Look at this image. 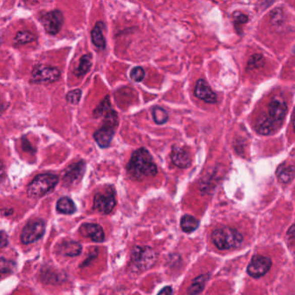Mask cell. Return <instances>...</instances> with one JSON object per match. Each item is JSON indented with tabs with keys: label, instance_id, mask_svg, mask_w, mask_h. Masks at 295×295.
Returning <instances> with one entry per match:
<instances>
[{
	"label": "cell",
	"instance_id": "2e32d148",
	"mask_svg": "<svg viewBox=\"0 0 295 295\" xmlns=\"http://www.w3.org/2000/svg\"><path fill=\"white\" fill-rule=\"evenodd\" d=\"M278 128L279 127L269 118L267 113H262L256 121V131L262 135H270L274 134Z\"/></svg>",
	"mask_w": 295,
	"mask_h": 295
},
{
	"label": "cell",
	"instance_id": "d6986e66",
	"mask_svg": "<svg viewBox=\"0 0 295 295\" xmlns=\"http://www.w3.org/2000/svg\"><path fill=\"white\" fill-rule=\"evenodd\" d=\"M103 28V23L98 22L91 31L92 42L94 45L97 47L98 49H104L106 47V41H105L103 33H102Z\"/></svg>",
	"mask_w": 295,
	"mask_h": 295
},
{
	"label": "cell",
	"instance_id": "d590c367",
	"mask_svg": "<svg viewBox=\"0 0 295 295\" xmlns=\"http://www.w3.org/2000/svg\"><path fill=\"white\" fill-rule=\"evenodd\" d=\"M158 295H172V288L170 286H165L158 292Z\"/></svg>",
	"mask_w": 295,
	"mask_h": 295
},
{
	"label": "cell",
	"instance_id": "1f68e13d",
	"mask_svg": "<svg viewBox=\"0 0 295 295\" xmlns=\"http://www.w3.org/2000/svg\"><path fill=\"white\" fill-rule=\"evenodd\" d=\"M278 13H277L276 10L274 11V14H272V21L275 25H280L282 21V12L280 10L278 9Z\"/></svg>",
	"mask_w": 295,
	"mask_h": 295
},
{
	"label": "cell",
	"instance_id": "ba28073f",
	"mask_svg": "<svg viewBox=\"0 0 295 295\" xmlns=\"http://www.w3.org/2000/svg\"><path fill=\"white\" fill-rule=\"evenodd\" d=\"M271 266L272 260L269 257L256 255L253 256L252 260L247 268V272L250 276L258 279L270 270Z\"/></svg>",
	"mask_w": 295,
	"mask_h": 295
},
{
	"label": "cell",
	"instance_id": "8992f818",
	"mask_svg": "<svg viewBox=\"0 0 295 295\" xmlns=\"http://www.w3.org/2000/svg\"><path fill=\"white\" fill-rule=\"evenodd\" d=\"M40 20L47 33L55 35L61 31L64 25V17L61 11L55 10L49 13H44Z\"/></svg>",
	"mask_w": 295,
	"mask_h": 295
},
{
	"label": "cell",
	"instance_id": "603a6c76",
	"mask_svg": "<svg viewBox=\"0 0 295 295\" xmlns=\"http://www.w3.org/2000/svg\"><path fill=\"white\" fill-rule=\"evenodd\" d=\"M56 209L60 213L73 214L76 211V205L74 204V202L70 199V198L64 197L58 200L57 204H56Z\"/></svg>",
	"mask_w": 295,
	"mask_h": 295
},
{
	"label": "cell",
	"instance_id": "7c38bea8",
	"mask_svg": "<svg viewBox=\"0 0 295 295\" xmlns=\"http://www.w3.org/2000/svg\"><path fill=\"white\" fill-rule=\"evenodd\" d=\"M195 95L207 103L214 104L217 101L216 94L204 79L198 80L197 82L195 87Z\"/></svg>",
	"mask_w": 295,
	"mask_h": 295
},
{
	"label": "cell",
	"instance_id": "44dd1931",
	"mask_svg": "<svg viewBox=\"0 0 295 295\" xmlns=\"http://www.w3.org/2000/svg\"><path fill=\"white\" fill-rule=\"evenodd\" d=\"M92 67V55L87 54V55H82L80 59L79 66L76 68L75 70V76L77 77H81L82 76H85L88 73Z\"/></svg>",
	"mask_w": 295,
	"mask_h": 295
},
{
	"label": "cell",
	"instance_id": "ac0fdd59",
	"mask_svg": "<svg viewBox=\"0 0 295 295\" xmlns=\"http://www.w3.org/2000/svg\"><path fill=\"white\" fill-rule=\"evenodd\" d=\"M57 251L63 256H77L82 252V246L76 242L65 241L58 246Z\"/></svg>",
	"mask_w": 295,
	"mask_h": 295
},
{
	"label": "cell",
	"instance_id": "f1b7e54d",
	"mask_svg": "<svg viewBox=\"0 0 295 295\" xmlns=\"http://www.w3.org/2000/svg\"><path fill=\"white\" fill-rule=\"evenodd\" d=\"M82 97V90L81 89H74L72 91L69 92L66 95V100L68 102L73 105H77L81 101Z\"/></svg>",
	"mask_w": 295,
	"mask_h": 295
},
{
	"label": "cell",
	"instance_id": "30bf717a",
	"mask_svg": "<svg viewBox=\"0 0 295 295\" xmlns=\"http://www.w3.org/2000/svg\"><path fill=\"white\" fill-rule=\"evenodd\" d=\"M115 198L112 192L97 193L94 196V209L102 214H109L115 207Z\"/></svg>",
	"mask_w": 295,
	"mask_h": 295
},
{
	"label": "cell",
	"instance_id": "9c48e42d",
	"mask_svg": "<svg viewBox=\"0 0 295 295\" xmlns=\"http://www.w3.org/2000/svg\"><path fill=\"white\" fill-rule=\"evenodd\" d=\"M287 113V106L280 96H274L268 105V115L280 128Z\"/></svg>",
	"mask_w": 295,
	"mask_h": 295
},
{
	"label": "cell",
	"instance_id": "9a60e30c",
	"mask_svg": "<svg viewBox=\"0 0 295 295\" xmlns=\"http://www.w3.org/2000/svg\"><path fill=\"white\" fill-rule=\"evenodd\" d=\"M170 159L176 166L188 168L192 164V158L186 150L179 146H173L170 152Z\"/></svg>",
	"mask_w": 295,
	"mask_h": 295
},
{
	"label": "cell",
	"instance_id": "52a82bcc",
	"mask_svg": "<svg viewBox=\"0 0 295 295\" xmlns=\"http://www.w3.org/2000/svg\"><path fill=\"white\" fill-rule=\"evenodd\" d=\"M61 76V72L57 68L37 65L32 70V81L37 83H49L56 82Z\"/></svg>",
	"mask_w": 295,
	"mask_h": 295
},
{
	"label": "cell",
	"instance_id": "3957f363",
	"mask_svg": "<svg viewBox=\"0 0 295 295\" xmlns=\"http://www.w3.org/2000/svg\"><path fill=\"white\" fill-rule=\"evenodd\" d=\"M211 240L218 250H228L240 247L244 241V237L235 228L222 227L212 232Z\"/></svg>",
	"mask_w": 295,
	"mask_h": 295
},
{
	"label": "cell",
	"instance_id": "e575fe53",
	"mask_svg": "<svg viewBox=\"0 0 295 295\" xmlns=\"http://www.w3.org/2000/svg\"><path fill=\"white\" fill-rule=\"evenodd\" d=\"M22 146H23V149L26 151V152H34V149L32 148V146H31V143L25 138H23V144H22Z\"/></svg>",
	"mask_w": 295,
	"mask_h": 295
},
{
	"label": "cell",
	"instance_id": "836d02e7",
	"mask_svg": "<svg viewBox=\"0 0 295 295\" xmlns=\"http://www.w3.org/2000/svg\"><path fill=\"white\" fill-rule=\"evenodd\" d=\"M8 244V235L4 231H0V248L6 247Z\"/></svg>",
	"mask_w": 295,
	"mask_h": 295
},
{
	"label": "cell",
	"instance_id": "ffe728a7",
	"mask_svg": "<svg viewBox=\"0 0 295 295\" xmlns=\"http://www.w3.org/2000/svg\"><path fill=\"white\" fill-rule=\"evenodd\" d=\"M209 274H201L199 276L195 278L193 281H192L191 286H189L187 289V292L190 295H198L202 292V291L204 290L205 284L207 282V280H209Z\"/></svg>",
	"mask_w": 295,
	"mask_h": 295
},
{
	"label": "cell",
	"instance_id": "83f0119b",
	"mask_svg": "<svg viewBox=\"0 0 295 295\" xmlns=\"http://www.w3.org/2000/svg\"><path fill=\"white\" fill-rule=\"evenodd\" d=\"M264 65V58L262 55L256 54L250 57V60L248 62L247 65V70H252L262 68Z\"/></svg>",
	"mask_w": 295,
	"mask_h": 295
},
{
	"label": "cell",
	"instance_id": "d4e9b609",
	"mask_svg": "<svg viewBox=\"0 0 295 295\" xmlns=\"http://www.w3.org/2000/svg\"><path fill=\"white\" fill-rule=\"evenodd\" d=\"M168 113L166 110L160 107H156L152 110V118L158 125H163L168 121Z\"/></svg>",
	"mask_w": 295,
	"mask_h": 295
},
{
	"label": "cell",
	"instance_id": "8d00e7d4",
	"mask_svg": "<svg viewBox=\"0 0 295 295\" xmlns=\"http://www.w3.org/2000/svg\"><path fill=\"white\" fill-rule=\"evenodd\" d=\"M1 108H2V107H1V103H0V111H1Z\"/></svg>",
	"mask_w": 295,
	"mask_h": 295
},
{
	"label": "cell",
	"instance_id": "cb8c5ba5",
	"mask_svg": "<svg viewBox=\"0 0 295 295\" xmlns=\"http://www.w3.org/2000/svg\"><path fill=\"white\" fill-rule=\"evenodd\" d=\"M36 36L31 31H19L16 34L15 38H14V43L17 45H23L26 43H32L36 40Z\"/></svg>",
	"mask_w": 295,
	"mask_h": 295
},
{
	"label": "cell",
	"instance_id": "484cf974",
	"mask_svg": "<svg viewBox=\"0 0 295 295\" xmlns=\"http://www.w3.org/2000/svg\"><path fill=\"white\" fill-rule=\"evenodd\" d=\"M110 109H112L111 103H110V98L109 96H106L100 105L94 110L93 115L94 118H100L101 116L105 115Z\"/></svg>",
	"mask_w": 295,
	"mask_h": 295
},
{
	"label": "cell",
	"instance_id": "e0dca14e",
	"mask_svg": "<svg viewBox=\"0 0 295 295\" xmlns=\"http://www.w3.org/2000/svg\"><path fill=\"white\" fill-rule=\"evenodd\" d=\"M277 179L279 182L284 185H287L292 182L294 179V167L292 164L286 163L280 164L276 170Z\"/></svg>",
	"mask_w": 295,
	"mask_h": 295
},
{
	"label": "cell",
	"instance_id": "4316f807",
	"mask_svg": "<svg viewBox=\"0 0 295 295\" xmlns=\"http://www.w3.org/2000/svg\"><path fill=\"white\" fill-rule=\"evenodd\" d=\"M15 262L5 258H0V277L9 274L14 270Z\"/></svg>",
	"mask_w": 295,
	"mask_h": 295
},
{
	"label": "cell",
	"instance_id": "8fae6325",
	"mask_svg": "<svg viewBox=\"0 0 295 295\" xmlns=\"http://www.w3.org/2000/svg\"><path fill=\"white\" fill-rule=\"evenodd\" d=\"M85 171V163L83 161L77 162L71 164L65 170L64 182L67 186H72L82 179Z\"/></svg>",
	"mask_w": 295,
	"mask_h": 295
},
{
	"label": "cell",
	"instance_id": "5bb4252c",
	"mask_svg": "<svg viewBox=\"0 0 295 295\" xmlns=\"http://www.w3.org/2000/svg\"><path fill=\"white\" fill-rule=\"evenodd\" d=\"M115 134V128L110 126L103 125L94 134V140L101 148H107L112 142Z\"/></svg>",
	"mask_w": 295,
	"mask_h": 295
},
{
	"label": "cell",
	"instance_id": "277c9868",
	"mask_svg": "<svg viewBox=\"0 0 295 295\" xmlns=\"http://www.w3.org/2000/svg\"><path fill=\"white\" fill-rule=\"evenodd\" d=\"M58 181L59 178L55 174H39L28 186V196L31 198H41L51 192L57 185Z\"/></svg>",
	"mask_w": 295,
	"mask_h": 295
},
{
	"label": "cell",
	"instance_id": "4fadbf2b",
	"mask_svg": "<svg viewBox=\"0 0 295 295\" xmlns=\"http://www.w3.org/2000/svg\"><path fill=\"white\" fill-rule=\"evenodd\" d=\"M80 233L84 238H90L95 243H101L105 238L102 227L96 223H84L80 228Z\"/></svg>",
	"mask_w": 295,
	"mask_h": 295
},
{
	"label": "cell",
	"instance_id": "5b68a950",
	"mask_svg": "<svg viewBox=\"0 0 295 295\" xmlns=\"http://www.w3.org/2000/svg\"><path fill=\"white\" fill-rule=\"evenodd\" d=\"M45 231V223L40 219H32L23 228L21 241L23 244H30L43 237Z\"/></svg>",
	"mask_w": 295,
	"mask_h": 295
},
{
	"label": "cell",
	"instance_id": "6da1fadb",
	"mask_svg": "<svg viewBox=\"0 0 295 295\" xmlns=\"http://www.w3.org/2000/svg\"><path fill=\"white\" fill-rule=\"evenodd\" d=\"M129 175L134 180H142L147 176H154L158 169L150 152L146 148L136 150L132 154L131 159L127 165Z\"/></svg>",
	"mask_w": 295,
	"mask_h": 295
},
{
	"label": "cell",
	"instance_id": "4dcf8cb0",
	"mask_svg": "<svg viewBox=\"0 0 295 295\" xmlns=\"http://www.w3.org/2000/svg\"><path fill=\"white\" fill-rule=\"evenodd\" d=\"M234 25L235 29L240 27V25H244L248 22V16L245 15L244 13H235L234 14Z\"/></svg>",
	"mask_w": 295,
	"mask_h": 295
},
{
	"label": "cell",
	"instance_id": "f546056e",
	"mask_svg": "<svg viewBox=\"0 0 295 295\" xmlns=\"http://www.w3.org/2000/svg\"><path fill=\"white\" fill-rule=\"evenodd\" d=\"M130 77L134 82H140L145 77V70L141 67L134 68L130 72Z\"/></svg>",
	"mask_w": 295,
	"mask_h": 295
},
{
	"label": "cell",
	"instance_id": "7402d4cb",
	"mask_svg": "<svg viewBox=\"0 0 295 295\" xmlns=\"http://www.w3.org/2000/svg\"><path fill=\"white\" fill-rule=\"evenodd\" d=\"M180 225H181L183 231L186 232V233H191V232L195 231L198 228L199 221L191 215H185L181 218Z\"/></svg>",
	"mask_w": 295,
	"mask_h": 295
},
{
	"label": "cell",
	"instance_id": "7a4b0ae2",
	"mask_svg": "<svg viewBox=\"0 0 295 295\" xmlns=\"http://www.w3.org/2000/svg\"><path fill=\"white\" fill-rule=\"evenodd\" d=\"M158 260L157 253L148 246L134 247L131 252L130 269L140 274L152 268Z\"/></svg>",
	"mask_w": 295,
	"mask_h": 295
},
{
	"label": "cell",
	"instance_id": "d6a6232c",
	"mask_svg": "<svg viewBox=\"0 0 295 295\" xmlns=\"http://www.w3.org/2000/svg\"><path fill=\"white\" fill-rule=\"evenodd\" d=\"M287 240L290 245H293L294 243V225L292 224L287 231Z\"/></svg>",
	"mask_w": 295,
	"mask_h": 295
}]
</instances>
